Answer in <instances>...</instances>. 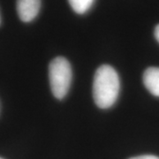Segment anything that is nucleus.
I'll return each instance as SVG.
<instances>
[{"label":"nucleus","mask_w":159,"mask_h":159,"mask_svg":"<svg viewBox=\"0 0 159 159\" xmlns=\"http://www.w3.org/2000/svg\"><path fill=\"white\" fill-rule=\"evenodd\" d=\"M119 75L113 67L102 65L97 70L93 81V97L97 106L108 109L113 105L119 97Z\"/></svg>","instance_id":"f257e3e1"},{"label":"nucleus","mask_w":159,"mask_h":159,"mask_svg":"<svg viewBox=\"0 0 159 159\" xmlns=\"http://www.w3.org/2000/svg\"><path fill=\"white\" fill-rule=\"evenodd\" d=\"M49 79L54 97L57 99L66 97L72 81V67L66 58L57 57L51 60L49 66Z\"/></svg>","instance_id":"f03ea898"},{"label":"nucleus","mask_w":159,"mask_h":159,"mask_svg":"<svg viewBox=\"0 0 159 159\" xmlns=\"http://www.w3.org/2000/svg\"><path fill=\"white\" fill-rule=\"evenodd\" d=\"M41 0H17V12L23 22H30L37 16Z\"/></svg>","instance_id":"7ed1b4c3"},{"label":"nucleus","mask_w":159,"mask_h":159,"mask_svg":"<svg viewBox=\"0 0 159 159\" xmlns=\"http://www.w3.org/2000/svg\"><path fill=\"white\" fill-rule=\"evenodd\" d=\"M143 83L152 95L159 97V67H149L143 74Z\"/></svg>","instance_id":"20e7f679"},{"label":"nucleus","mask_w":159,"mask_h":159,"mask_svg":"<svg viewBox=\"0 0 159 159\" xmlns=\"http://www.w3.org/2000/svg\"><path fill=\"white\" fill-rule=\"evenodd\" d=\"M95 0H68L69 4L76 13L84 14L91 8Z\"/></svg>","instance_id":"39448f33"},{"label":"nucleus","mask_w":159,"mask_h":159,"mask_svg":"<svg viewBox=\"0 0 159 159\" xmlns=\"http://www.w3.org/2000/svg\"><path fill=\"white\" fill-rule=\"evenodd\" d=\"M129 159H159V157L157 156H153V155H142V156L131 157Z\"/></svg>","instance_id":"423d86ee"},{"label":"nucleus","mask_w":159,"mask_h":159,"mask_svg":"<svg viewBox=\"0 0 159 159\" xmlns=\"http://www.w3.org/2000/svg\"><path fill=\"white\" fill-rule=\"evenodd\" d=\"M155 37L159 43V25H157L155 29Z\"/></svg>","instance_id":"0eeeda50"},{"label":"nucleus","mask_w":159,"mask_h":159,"mask_svg":"<svg viewBox=\"0 0 159 159\" xmlns=\"http://www.w3.org/2000/svg\"><path fill=\"white\" fill-rule=\"evenodd\" d=\"M0 24H1V17H0Z\"/></svg>","instance_id":"6e6552de"},{"label":"nucleus","mask_w":159,"mask_h":159,"mask_svg":"<svg viewBox=\"0 0 159 159\" xmlns=\"http://www.w3.org/2000/svg\"><path fill=\"white\" fill-rule=\"evenodd\" d=\"M0 159H3V158H1V157H0Z\"/></svg>","instance_id":"1a4fd4ad"}]
</instances>
